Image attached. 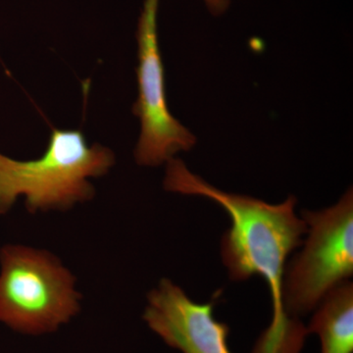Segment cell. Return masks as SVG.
I'll list each match as a JSON object with an SVG mask.
<instances>
[{
	"label": "cell",
	"mask_w": 353,
	"mask_h": 353,
	"mask_svg": "<svg viewBox=\"0 0 353 353\" xmlns=\"http://www.w3.org/2000/svg\"><path fill=\"white\" fill-rule=\"evenodd\" d=\"M164 188L185 196L205 197L226 210L231 227L223 234L221 255L233 281L259 275L270 290L273 315L252 353H301L307 328L285 313L283 303L287 259L303 245L307 225L296 214V197L282 203L223 192L192 173L178 158L167 162Z\"/></svg>",
	"instance_id": "obj_1"
},
{
	"label": "cell",
	"mask_w": 353,
	"mask_h": 353,
	"mask_svg": "<svg viewBox=\"0 0 353 353\" xmlns=\"http://www.w3.org/2000/svg\"><path fill=\"white\" fill-rule=\"evenodd\" d=\"M114 163L110 148L99 143L88 146L77 130H53L38 159L20 161L0 153V215L6 214L20 196L31 213L67 210L90 201L95 190L88 179L105 175Z\"/></svg>",
	"instance_id": "obj_2"
},
{
	"label": "cell",
	"mask_w": 353,
	"mask_h": 353,
	"mask_svg": "<svg viewBox=\"0 0 353 353\" xmlns=\"http://www.w3.org/2000/svg\"><path fill=\"white\" fill-rule=\"evenodd\" d=\"M76 280L50 252L22 245L0 248V322L13 331H57L80 311Z\"/></svg>",
	"instance_id": "obj_3"
},
{
	"label": "cell",
	"mask_w": 353,
	"mask_h": 353,
	"mask_svg": "<svg viewBox=\"0 0 353 353\" xmlns=\"http://www.w3.org/2000/svg\"><path fill=\"white\" fill-rule=\"evenodd\" d=\"M303 248L285 265L283 303L290 318L314 310L330 292L353 275V190L331 208L303 210Z\"/></svg>",
	"instance_id": "obj_4"
},
{
	"label": "cell",
	"mask_w": 353,
	"mask_h": 353,
	"mask_svg": "<svg viewBox=\"0 0 353 353\" xmlns=\"http://www.w3.org/2000/svg\"><path fill=\"white\" fill-rule=\"evenodd\" d=\"M160 0H145L137 28L139 97L132 113L141 132L134 150L141 166L167 163L180 152H189L196 138L170 113L165 92L164 66L158 44L157 14Z\"/></svg>",
	"instance_id": "obj_5"
},
{
	"label": "cell",
	"mask_w": 353,
	"mask_h": 353,
	"mask_svg": "<svg viewBox=\"0 0 353 353\" xmlns=\"http://www.w3.org/2000/svg\"><path fill=\"white\" fill-rule=\"evenodd\" d=\"M214 301L197 303L169 279L148 294L143 320L167 345L182 353H233L229 326L213 315Z\"/></svg>",
	"instance_id": "obj_6"
},
{
	"label": "cell",
	"mask_w": 353,
	"mask_h": 353,
	"mask_svg": "<svg viewBox=\"0 0 353 353\" xmlns=\"http://www.w3.org/2000/svg\"><path fill=\"white\" fill-rule=\"evenodd\" d=\"M307 328L321 340V353L353 352V284L343 283L318 304Z\"/></svg>",
	"instance_id": "obj_7"
},
{
	"label": "cell",
	"mask_w": 353,
	"mask_h": 353,
	"mask_svg": "<svg viewBox=\"0 0 353 353\" xmlns=\"http://www.w3.org/2000/svg\"><path fill=\"white\" fill-rule=\"evenodd\" d=\"M203 1L209 12L213 16L223 15L227 12L231 6V0H203Z\"/></svg>",
	"instance_id": "obj_8"
}]
</instances>
